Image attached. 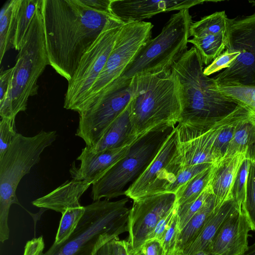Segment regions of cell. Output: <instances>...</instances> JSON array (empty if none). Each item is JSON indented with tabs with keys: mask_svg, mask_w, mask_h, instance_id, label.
Segmentation results:
<instances>
[{
	"mask_svg": "<svg viewBox=\"0 0 255 255\" xmlns=\"http://www.w3.org/2000/svg\"><path fill=\"white\" fill-rule=\"evenodd\" d=\"M252 114L253 113L248 108L242 105L236 116L222 128L215 139L212 148L214 163L225 156L237 124Z\"/></svg>",
	"mask_w": 255,
	"mask_h": 255,
	"instance_id": "obj_29",
	"label": "cell"
},
{
	"mask_svg": "<svg viewBox=\"0 0 255 255\" xmlns=\"http://www.w3.org/2000/svg\"><path fill=\"white\" fill-rule=\"evenodd\" d=\"M138 137L131 114V101L112 123L102 138L92 146H85L90 152L114 149L131 145Z\"/></svg>",
	"mask_w": 255,
	"mask_h": 255,
	"instance_id": "obj_19",
	"label": "cell"
},
{
	"mask_svg": "<svg viewBox=\"0 0 255 255\" xmlns=\"http://www.w3.org/2000/svg\"><path fill=\"white\" fill-rule=\"evenodd\" d=\"M241 106L212 127L177 124V146L171 163L180 167L214 163L212 148L215 139L222 128L236 116Z\"/></svg>",
	"mask_w": 255,
	"mask_h": 255,
	"instance_id": "obj_13",
	"label": "cell"
},
{
	"mask_svg": "<svg viewBox=\"0 0 255 255\" xmlns=\"http://www.w3.org/2000/svg\"><path fill=\"white\" fill-rule=\"evenodd\" d=\"M244 209L255 231V161L250 162Z\"/></svg>",
	"mask_w": 255,
	"mask_h": 255,
	"instance_id": "obj_36",
	"label": "cell"
},
{
	"mask_svg": "<svg viewBox=\"0 0 255 255\" xmlns=\"http://www.w3.org/2000/svg\"><path fill=\"white\" fill-rule=\"evenodd\" d=\"M227 48L240 54L230 66L213 78L224 86H255V13L233 20L228 33Z\"/></svg>",
	"mask_w": 255,
	"mask_h": 255,
	"instance_id": "obj_12",
	"label": "cell"
},
{
	"mask_svg": "<svg viewBox=\"0 0 255 255\" xmlns=\"http://www.w3.org/2000/svg\"><path fill=\"white\" fill-rule=\"evenodd\" d=\"M144 255H165L166 251L157 239L146 240L141 247Z\"/></svg>",
	"mask_w": 255,
	"mask_h": 255,
	"instance_id": "obj_41",
	"label": "cell"
},
{
	"mask_svg": "<svg viewBox=\"0 0 255 255\" xmlns=\"http://www.w3.org/2000/svg\"><path fill=\"white\" fill-rule=\"evenodd\" d=\"M165 255H184L182 251L177 246L168 250Z\"/></svg>",
	"mask_w": 255,
	"mask_h": 255,
	"instance_id": "obj_47",
	"label": "cell"
},
{
	"mask_svg": "<svg viewBox=\"0 0 255 255\" xmlns=\"http://www.w3.org/2000/svg\"><path fill=\"white\" fill-rule=\"evenodd\" d=\"M213 163H205L195 165L180 167L177 166L172 179L164 191L176 194L179 189L195 176L210 167Z\"/></svg>",
	"mask_w": 255,
	"mask_h": 255,
	"instance_id": "obj_32",
	"label": "cell"
},
{
	"mask_svg": "<svg viewBox=\"0 0 255 255\" xmlns=\"http://www.w3.org/2000/svg\"><path fill=\"white\" fill-rule=\"evenodd\" d=\"M80 1L93 10L112 14L110 10L111 0H80Z\"/></svg>",
	"mask_w": 255,
	"mask_h": 255,
	"instance_id": "obj_44",
	"label": "cell"
},
{
	"mask_svg": "<svg viewBox=\"0 0 255 255\" xmlns=\"http://www.w3.org/2000/svg\"><path fill=\"white\" fill-rule=\"evenodd\" d=\"M249 2L254 6H255V0H249Z\"/></svg>",
	"mask_w": 255,
	"mask_h": 255,
	"instance_id": "obj_51",
	"label": "cell"
},
{
	"mask_svg": "<svg viewBox=\"0 0 255 255\" xmlns=\"http://www.w3.org/2000/svg\"><path fill=\"white\" fill-rule=\"evenodd\" d=\"M13 67L0 72V104L5 99L9 88Z\"/></svg>",
	"mask_w": 255,
	"mask_h": 255,
	"instance_id": "obj_43",
	"label": "cell"
},
{
	"mask_svg": "<svg viewBox=\"0 0 255 255\" xmlns=\"http://www.w3.org/2000/svg\"><path fill=\"white\" fill-rule=\"evenodd\" d=\"M176 211L177 202L174 207L158 222L154 228L148 235L146 240L157 239L160 241L165 231L176 215Z\"/></svg>",
	"mask_w": 255,
	"mask_h": 255,
	"instance_id": "obj_40",
	"label": "cell"
},
{
	"mask_svg": "<svg viewBox=\"0 0 255 255\" xmlns=\"http://www.w3.org/2000/svg\"><path fill=\"white\" fill-rule=\"evenodd\" d=\"M243 255H255V243L250 246L247 252Z\"/></svg>",
	"mask_w": 255,
	"mask_h": 255,
	"instance_id": "obj_48",
	"label": "cell"
},
{
	"mask_svg": "<svg viewBox=\"0 0 255 255\" xmlns=\"http://www.w3.org/2000/svg\"><path fill=\"white\" fill-rule=\"evenodd\" d=\"M179 233L178 220L176 211V215L160 241L166 252L177 246Z\"/></svg>",
	"mask_w": 255,
	"mask_h": 255,
	"instance_id": "obj_39",
	"label": "cell"
},
{
	"mask_svg": "<svg viewBox=\"0 0 255 255\" xmlns=\"http://www.w3.org/2000/svg\"><path fill=\"white\" fill-rule=\"evenodd\" d=\"M132 94V78L116 79L79 113L76 135L86 146L95 145L131 101Z\"/></svg>",
	"mask_w": 255,
	"mask_h": 255,
	"instance_id": "obj_9",
	"label": "cell"
},
{
	"mask_svg": "<svg viewBox=\"0 0 255 255\" xmlns=\"http://www.w3.org/2000/svg\"><path fill=\"white\" fill-rule=\"evenodd\" d=\"M218 86L222 93L245 106L255 115V86Z\"/></svg>",
	"mask_w": 255,
	"mask_h": 255,
	"instance_id": "obj_33",
	"label": "cell"
},
{
	"mask_svg": "<svg viewBox=\"0 0 255 255\" xmlns=\"http://www.w3.org/2000/svg\"><path fill=\"white\" fill-rule=\"evenodd\" d=\"M42 0H19L13 47L19 51Z\"/></svg>",
	"mask_w": 255,
	"mask_h": 255,
	"instance_id": "obj_28",
	"label": "cell"
},
{
	"mask_svg": "<svg viewBox=\"0 0 255 255\" xmlns=\"http://www.w3.org/2000/svg\"><path fill=\"white\" fill-rule=\"evenodd\" d=\"M41 10L49 65L69 81L83 55L115 16L80 0H42Z\"/></svg>",
	"mask_w": 255,
	"mask_h": 255,
	"instance_id": "obj_1",
	"label": "cell"
},
{
	"mask_svg": "<svg viewBox=\"0 0 255 255\" xmlns=\"http://www.w3.org/2000/svg\"><path fill=\"white\" fill-rule=\"evenodd\" d=\"M240 54V52L226 48L209 65L203 70L206 76H209L223 69L229 68L231 63Z\"/></svg>",
	"mask_w": 255,
	"mask_h": 255,
	"instance_id": "obj_38",
	"label": "cell"
},
{
	"mask_svg": "<svg viewBox=\"0 0 255 255\" xmlns=\"http://www.w3.org/2000/svg\"><path fill=\"white\" fill-rule=\"evenodd\" d=\"M85 211L82 205L67 208L63 213L53 244L65 242L73 233Z\"/></svg>",
	"mask_w": 255,
	"mask_h": 255,
	"instance_id": "obj_31",
	"label": "cell"
},
{
	"mask_svg": "<svg viewBox=\"0 0 255 255\" xmlns=\"http://www.w3.org/2000/svg\"><path fill=\"white\" fill-rule=\"evenodd\" d=\"M15 119L1 118L0 122V157L11 145L17 133L15 129Z\"/></svg>",
	"mask_w": 255,
	"mask_h": 255,
	"instance_id": "obj_37",
	"label": "cell"
},
{
	"mask_svg": "<svg viewBox=\"0 0 255 255\" xmlns=\"http://www.w3.org/2000/svg\"><path fill=\"white\" fill-rule=\"evenodd\" d=\"M232 21L225 11L216 12L193 22L189 29L190 35L196 37L222 33L228 34Z\"/></svg>",
	"mask_w": 255,
	"mask_h": 255,
	"instance_id": "obj_27",
	"label": "cell"
},
{
	"mask_svg": "<svg viewBox=\"0 0 255 255\" xmlns=\"http://www.w3.org/2000/svg\"><path fill=\"white\" fill-rule=\"evenodd\" d=\"M200 54L203 64L209 65L226 49L228 42V34L222 33L209 34L189 39Z\"/></svg>",
	"mask_w": 255,
	"mask_h": 255,
	"instance_id": "obj_26",
	"label": "cell"
},
{
	"mask_svg": "<svg viewBox=\"0 0 255 255\" xmlns=\"http://www.w3.org/2000/svg\"><path fill=\"white\" fill-rule=\"evenodd\" d=\"M210 0H111L112 14L123 23L142 21L162 12L179 11L204 2H220Z\"/></svg>",
	"mask_w": 255,
	"mask_h": 255,
	"instance_id": "obj_16",
	"label": "cell"
},
{
	"mask_svg": "<svg viewBox=\"0 0 255 255\" xmlns=\"http://www.w3.org/2000/svg\"><path fill=\"white\" fill-rule=\"evenodd\" d=\"M44 246L42 237L34 238L26 243L23 255H42Z\"/></svg>",
	"mask_w": 255,
	"mask_h": 255,
	"instance_id": "obj_42",
	"label": "cell"
},
{
	"mask_svg": "<svg viewBox=\"0 0 255 255\" xmlns=\"http://www.w3.org/2000/svg\"><path fill=\"white\" fill-rule=\"evenodd\" d=\"M171 69L179 85L181 110L178 124L212 127L241 105L222 93L215 80L204 74L203 63L194 46L177 59Z\"/></svg>",
	"mask_w": 255,
	"mask_h": 255,
	"instance_id": "obj_2",
	"label": "cell"
},
{
	"mask_svg": "<svg viewBox=\"0 0 255 255\" xmlns=\"http://www.w3.org/2000/svg\"><path fill=\"white\" fill-rule=\"evenodd\" d=\"M41 6L18 51L5 99L0 104L1 118H15L18 113L26 110L29 97L37 94L39 77L49 65Z\"/></svg>",
	"mask_w": 255,
	"mask_h": 255,
	"instance_id": "obj_5",
	"label": "cell"
},
{
	"mask_svg": "<svg viewBox=\"0 0 255 255\" xmlns=\"http://www.w3.org/2000/svg\"><path fill=\"white\" fill-rule=\"evenodd\" d=\"M91 184L74 179L32 202L34 206L63 213L67 208L80 206V199Z\"/></svg>",
	"mask_w": 255,
	"mask_h": 255,
	"instance_id": "obj_20",
	"label": "cell"
},
{
	"mask_svg": "<svg viewBox=\"0 0 255 255\" xmlns=\"http://www.w3.org/2000/svg\"><path fill=\"white\" fill-rule=\"evenodd\" d=\"M251 160L246 158L241 163L233 182L230 198L234 199L240 207L244 208L246 196V183Z\"/></svg>",
	"mask_w": 255,
	"mask_h": 255,
	"instance_id": "obj_35",
	"label": "cell"
},
{
	"mask_svg": "<svg viewBox=\"0 0 255 255\" xmlns=\"http://www.w3.org/2000/svg\"><path fill=\"white\" fill-rule=\"evenodd\" d=\"M211 193V189L208 184L200 196L193 201L180 206H178L177 204V215L179 232L200 209Z\"/></svg>",
	"mask_w": 255,
	"mask_h": 255,
	"instance_id": "obj_34",
	"label": "cell"
},
{
	"mask_svg": "<svg viewBox=\"0 0 255 255\" xmlns=\"http://www.w3.org/2000/svg\"><path fill=\"white\" fill-rule=\"evenodd\" d=\"M19 0L7 1L0 12V63L7 50L13 45L16 16Z\"/></svg>",
	"mask_w": 255,
	"mask_h": 255,
	"instance_id": "obj_25",
	"label": "cell"
},
{
	"mask_svg": "<svg viewBox=\"0 0 255 255\" xmlns=\"http://www.w3.org/2000/svg\"><path fill=\"white\" fill-rule=\"evenodd\" d=\"M213 164L199 173L176 192V202L178 206L191 202L196 199L209 184Z\"/></svg>",
	"mask_w": 255,
	"mask_h": 255,
	"instance_id": "obj_30",
	"label": "cell"
},
{
	"mask_svg": "<svg viewBox=\"0 0 255 255\" xmlns=\"http://www.w3.org/2000/svg\"><path fill=\"white\" fill-rule=\"evenodd\" d=\"M55 130H41L32 136L17 134L11 145L0 157V241L9 239L8 218L10 206L20 205L16 191L21 179L40 160L44 150L56 140Z\"/></svg>",
	"mask_w": 255,
	"mask_h": 255,
	"instance_id": "obj_6",
	"label": "cell"
},
{
	"mask_svg": "<svg viewBox=\"0 0 255 255\" xmlns=\"http://www.w3.org/2000/svg\"><path fill=\"white\" fill-rule=\"evenodd\" d=\"M240 206L232 198L215 208L195 239L182 251L184 255H193L206 251L226 219Z\"/></svg>",
	"mask_w": 255,
	"mask_h": 255,
	"instance_id": "obj_22",
	"label": "cell"
},
{
	"mask_svg": "<svg viewBox=\"0 0 255 255\" xmlns=\"http://www.w3.org/2000/svg\"></svg>",
	"mask_w": 255,
	"mask_h": 255,
	"instance_id": "obj_52",
	"label": "cell"
},
{
	"mask_svg": "<svg viewBox=\"0 0 255 255\" xmlns=\"http://www.w3.org/2000/svg\"><path fill=\"white\" fill-rule=\"evenodd\" d=\"M131 114L138 136L157 127H176L181 107L178 82L171 69L132 78Z\"/></svg>",
	"mask_w": 255,
	"mask_h": 255,
	"instance_id": "obj_3",
	"label": "cell"
},
{
	"mask_svg": "<svg viewBox=\"0 0 255 255\" xmlns=\"http://www.w3.org/2000/svg\"><path fill=\"white\" fill-rule=\"evenodd\" d=\"M153 24L144 21L125 23L102 72L91 88L80 112L106 87L119 78L139 50L151 38Z\"/></svg>",
	"mask_w": 255,
	"mask_h": 255,
	"instance_id": "obj_11",
	"label": "cell"
},
{
	"mask_svg": "<svg viewBox=\"0 0 255 255\" xmlns=\"http://www.w3.org/2000/svg\"><path fill=\"white\" fill-rule=\"evenodd\" d=\"M130 145L97 153L90 152L85 147L77 158L80 161L79 166L72 165L69 170L71 177L93 185L125 155Z\"/></svg>",
	"mask_w": 255,
	"mask_h": 255,
	"instance_id": "obj_18",
	"label": "cell"
},
{
	"mask_svg": "<svg viewBox=\"0 0 255 255\" xmlns=\"http://www.w3.org/2000/svg\"><path fill=\"white\" fill-rule=\"evenodd\" d=\"M193 255H213V254H210L206 251H200V252H198L195 253Z\"/></svg>",
	"mask_w": 255,
	"mask_h": 255,
	"instance_id": "obj_50",
	"label": "cell"
},
{
	"mask_svg": "<svg viewBox=\"0 0 255 255\" xmlns=\"http://www.w3.org/2000/svg\"><path fill=\"white\" fill-rule=\"evenodd\" d=\"M245 158L244 153H237L213 164L209 185L215 198V207L220 206L230 198L235 176Z\"/></svg>",
	"mask_w": 255,
	"mask_h": 255,
	"instance_id": "obj_21",
	"label": "cell"
},
{
	"mask_svg": "<svg viewBox=\"0 0 255 255\" xmlns=\"http://www.w3.org/2000/svg\"><path fill=\"white\" fill-rule=\"evenodd\" d=\"M253 231L244 208L239 207L224 222L206 251L216 255H243Z\"/></svg>",
	"mask_w": 255,
	"mask_h": 255,
	"instance_id": "obj_15",
	"label": "cell"
},
{
	"mask_svg": "<svg viewBox=\"0 0 255 255\" xmlns=\"http://www.w3.org/2000/svg\"><path fill=\"white\" fill-rule=\"evenodd\" d=\"M175 127H157L138 136L125 155L92 185L94 201L125 195L157 154Z\"/></svg>",
	"mask_w": 255,
	"mask_h": 255,
	"instance_id": "obj_7",
	"label": "cell"
},
{
	"mask_svg": "<svg viewBox=\"0 0 255 255\" xmlns=\"http://www.w3.org/2000/svg\"><path fill=\"white\" fill-rule=\"evenodd\" d=\"M128 222V241L134 251L141 248L158 222L176 203V194L160 193L133 200Z\"/></svg>",
	"mask_w": 255,
	"mask_h": 255,
	"instance_id": "obj_14",
	"label": "cell"
},
{
	"mask_svg": "<svg viewBox=\"0 0 255 255\" xmlns=\"http://www.w3.org/2000/svg\"><path fill=\"white\" fill-rule=\"evenodd\" d=\"M177 146L175 127L152 161L128 188L125 195L134 200L148 195L168 168L176 153Z\"/></svg>",
	"mask_w": 255,
	"mask_h": 255,
	"instance_id": "obj_17",
	"label": "cell"
},
{
	"mask_svg": "<svg viewBox=\"0 0 255 255\" xmlns=\"http://www.w3.org/2000/svg\"><path fill=\"white\" fill-rule=\"evenodd\" d=\"M111 243L114 255H129L130 246L128 240L117 238L111 240Z\"/></svg>",
	"mask_w": 255,
	"mask_h": 255,
	"instance_id": "obj_45",
	"label": "cell"
},
{
	"mask_svg": "<svg viewBox=\"0 0 255 255\" xmlns=\"http://www.w3.org/2000/svg\"><path fill=\"white\" fill-rule=\"evenodd\" d=\"M237 153H244L246 158L255 161V115L253 113L237 124L224 157Z\"/></svg>",
	"mask_w": 255,
	"mask_h": 255,
	"instance_id": "obj_23",
	"label": "cell"
},
{
	"mask_svg": "<svg viewBox=\"0 0 255 255\" xmlns=\"http://www.w3.org/2000/svg\"><path fill=\"white\" fill-rule=\"evenodd\" d=\"M93 255H114L111 241L100 247Z\"/></svg>",
	"mask_w": 255,
	"mask_h": 255,
	"instance_id": "obj_46",
	"label": "cell"
},
{
	"mask_svg": "<svg viewBox=\"0 0 255 255\" xmlns=\"http://www.w3.org/2000/svg\"><path fill=\"white\" fill-rule=\"evenodd\" d=\"M124 23L117 17L111 19L83 55L71 79L68 81L64 108L79 113L113 49Z\"/></svg>",
	"mask_w": 255,
	"mask_h": 255,
	"instance_id": "obj_10",
	"label": "cell"
},
{
	"mask_svg": "<svg viewBox=\"0 0 255 255\" xmlns=\"http://www.w3.org/2000/svg\"><path fill=\"white\" fill-rule=\"evenodd\" d=\"M128 198L111 201H94L85 206V213L71 236L53 244L42 255H93L100 247L128 232Z\"/></svg>",
	"mask_w": 255,
	"mask_h": 255,
	"instance_id": "obj_4",
	"label": "cell"
},
{
	"mask_svg": "<svg viewBox=\"0 0 255 255\" xmlns=\"http://www.w3.org/2000/svg\"><path fill=\"white\" fill-rule=\"evenodd\" d=\"M192 23L188 9L171 15L161 32L141 47L120 78L131 79L171 69L173 63L187 50Z\"/></svg>",
	"mask_w": 255,
	"mask_h": 255,
	"instance_id": "obj_8",
	"label": "cell"
},
{
	"mask_svg": "<svg viewBox=\"0 0 255 255\" xmlns=\"http://www.w3.org/2000/svg\"><path fill=\"white\" fill-rule=\"evenodd\" d=\"M129 255H144V254L141 248L138 250L134 251L130 247Z\"/></svg>",
	"mask_w": 255,
	"mask_h": 255,
	"instance_id": "obj_49",
	"label": "cell"
},
{
	"mask_svg": "<svg viewBox=\"0 0 255 255\" xmlns=\"http://www.w3.org/2000/svg\"><path fill=\"white\" fill-rule=\"evenodd\" d=\"M215 208V198L212 192L200 209L179 232L177 246L182 251L197 237Z\"/></svg>",
	"mask_w": 255,
	"mask_h": 255,
	"instance_id": "obj_24",
	"label": "cell"
}]
</instances>
